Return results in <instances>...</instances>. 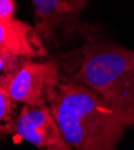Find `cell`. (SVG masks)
<instances>
[{
  "label": "cell",
  "instance_id": "obj_1",
  "mask_svg": "<svg viewBox=\"0 0 134 150\" xmlns=\"http://www.w3.org/2000/svg\"><path fill=\"white\" fill-rule=\"evenodd\" d=\"M47 105L72 150H116L134 112L108 102L100 94L60 73Z\"/></svg>",
  "mask_w": 134,
  "mask_h": 150
},
{
  "label": "cell",
  "instance_id": "obj_2",
  "mask_svg": "<svg viewBox=\"0 0 134 150\" xmlns=\"http://www.w3.org/2000/svg\"><path fill=\"white\" fill-rule=\"evenodd\" d=\"M55 58L64 77L100 94L108 102L134 112V51L95 33Z\"/></svg>",
  "mask_w": 134,
  "mask_h": 150
},
{
  "label": "cell",
  "instance_id": "obj_3",
  "mask_svg": "<svg viewBox=\"0 0 134 150\" xmlns=\"http://www.w3.org/2000/svg\"><path fill=\"white\" fill-rule=\"evenodd\" d=\"M60 79L55 58L25 60L7 70V91L15 103L48 106L47 96Z\"/></svg>",
  "mask_w": 134,
  "mask_h": 150
},
{
  "label": "cell",
  "instance_id": "obj_4",
  "mask_svg": "<svg viewBox=\"0 0 134 150\" xmlns=\"http://www.w3.org/2000/svg\"><path fill=\"white\" fill-rule=\"evenodd\" d=\"M35 13V30L46 47H59L73 34L83 35L90 28L80 27L79 15L88 0H31Z\"/></svg>",
  "mask_w": 134,
  "mask_h": 150
},
{
  "label": "cell",
  "instance_id": "obj_5",
  "mask_svg": "<svg viewBox=\"0 0 134 150\" xmlns=\"http://www.w3.org/2000/svg\"><path fill=\"white\" fill-rule=\"evenodd\" d=\"M48 48L32 25L17 18L0 19V71L25 60L47 59Z\"/></svg>",
  "mask_w": 134,
  "mask_h": 150
},
{
  "label": "cell",
  "instance_id": "obj_6",
  "mask_svg": "<svg viewBox=\"0 0 134 150\" xmlns=\"http://www.w3.org/2000/svg\"><path fill=\"white\" fill-rule=\"evenodd\" d=\"M11 133L40 150H72L48 106L24 105L13 120Z\"/></svg>",
  "mask_w": 134,
  "mask_h": 150
},
{
  "label": "cell",
  "instance_id": "obj_7",
  "mask_svg": "<svg viewBox=\"0 0 134 150\" xmlns=\"http://www.w3.org/2000/svg\"><path fill=\"white\" fill-rule=\"evenodd\" d=\"M15 102L7 91V70L0 71V134H10L13 120Z\"/></svg>",
  "mask_w": 134,
  "mask_h": 150
},
{
  "label": "cell",
  "instance_id": "obj_8",
  "mask_svg": "<svg viewBox=\"0 0 134 150\" xmlns=\"http://www.w3.org/2000/svg\"><path fill=\"white\" fill-rule=\"evenodd\" d=\"M16 3L15 0H0V19L8 21L16 18Z\"/></svg>",
  "mask_w": 134,
  "mask_h": 150
}]
</instances>
